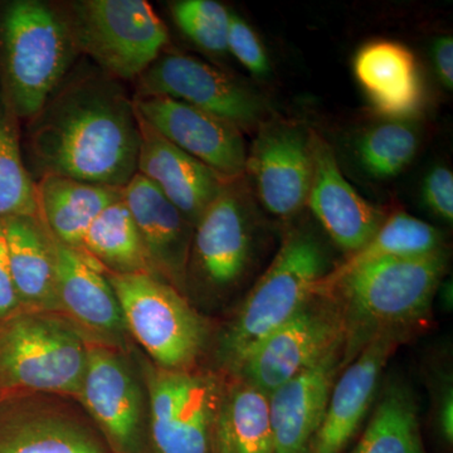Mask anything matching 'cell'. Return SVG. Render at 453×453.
Masks as SVG:
<instances>
[{"mask_svg": "<svg viewBox=\"0 0 453 453\" xmlns=\"http://www.w3.org/2000/svg\"><path fill=\"white\" fill-rule=\"evenodd\" d=\"M423 199L429 210L447 223L453 220V174L445 166H434L423 180Z\"/></svg>", "mask_w": 453, "mask_h": 453, "instance_id": "d6a6232c", "label": "cell"}, {"mask_svg": "<svg viewBox=\"0 0 453 453\" xmlns=\"http://www.w3.org/2000/svg\"><path fill=\"white\" fill-rule=\"evenodd\" d=\"M59 314L88 339L122 348L125 329L120 305L106 271L85 252L53 237Z\"/></svg>", "mask_w": 453, "mask_h": 453, "instance_id": "e0dca14e", "label": "cell"}, {"mask_svg": "<svg viewBox=\"0 0 453 453\" xmlns=\"http://www.w3.org/2000/svg\"><path fill=\"white\" fill-rule=\"evenodd\" d=\"M228 50L255 76H266L270 71L268 57L257 35L234 13L229 20Z\"/></svg>", "mask_w": 453, "mask_h": 453, "instance_id": "1f68e13d", "label": "cell"}, {"mask_svg": "<svg viewBox=\"0 0 453 453\" xmlns=\"http://www.w3.org/2000/svg\"><path fill=\"white\" fill-rule=\"evenodd\" d=\"M434 62L438 79L446 88H453V38L443 35L434 44Z\"/></svg>", "mask_w": 453, "mask_h": 453, "instance_id": "d590c367", "label": "cell"}, {"mask_svg": "<svg viewBox=\"0 0 453 453\" xmlns=\"http://www.w3.org/2000/svg\"><path fill=\"white\" fill-rule=\"evenodd\" d=\"M434 396V422L441 440L447 446L453 442V389L451 377L445 375V380L438 384Z\"/></svg>", "mask_w": 453, "mask_h": 453, "instance_id": "e575fe53", "label": "cell"}, {"mask_svg": "<svg viewBox=\"0 0 453 453\" xmlns=\"http://www.w3.org/2000/svg\"><path fill=\"white\" fill-rule=\"evenodd\" d=\"M411 336L408 333L383 334L342 369L309 453L344 452L372 408L384 368Z\"/></svg>", "mask_w": 453, "mask_h": 453, "instance_id": "2e32d148", "label": "cell"}, {"mask_svg": "<svg viewBox=\"0 0 453 453\" xmlns=\"http://www.w3.org/2000/svg\"><path fill=\"white\" fill-rule=\"evenodd\" d=\"M80 55L62 5L43 0L0 4V81L18 120H31Z\"/></svg>", "mask_w": 453, "mask_h": 453, "instance_id": "3957f363", "label": "cell"}, {"mask_svg": "<svg viewBox=\"0 0 453 453\" xmlns=\"http://www.w3.org/2000/svg\"><path fill=\"white\" fill-rule=\"evenodd\" d=\"M29 173L122 189L138 173L140 130L133 98L101 70L68 74L28 121Z\"/></svg>", "mask_w": 453, "mask_h": 453, "instance_id": "6da1fadb", "label": "cell"}, {"mask_svg": "<svg viewBox=\"0 0 453 453\" xmlns=\"http://www.w3.org/2000/svg\"><path fill=\"white\" fill-rule=\"evenodd\" d=\"M148 404V453H211L225 384L211 372L169 371L140 360Z\"/></svg>", "mask_w": 453, "mask_h": 453, "instance_id": "ba28073f", "label": "cell"}, {"mask_svg": "<svg viewBox=\"0 0 453 453\" xmlns=\"http://www.w3.org/2000/svg\"><path fill=\"white\" fill-rule=\"evenodd\" d=\"M340 342H344V326L338 306L330 297L314 294L241 360L234 375L268 395Z\"/></svg>", "mask_w": 453, "mask_h": 453, "instance_id": "9c48e42d", "label": "cell"}, {"mask_svg": "<svg viewBox=\"0 0 453 453\" xmlns=\"http://www.w3.org/2000/svg\"><path fill=\"white\" fill-rule=\"evenodd\" d=\"M354 73L375 111L384 118L399 121L421 111V74L407 47L390 41L365 44L354 59Z\"/></svg>", "mask_w": 453, "mask_h": 453, "instance_id": "7402d4cb", "label": "cell"}, {"mask_svg": "<svg viewBox=\"0 0 453 453\" xmlns=\"http://www.w3.org/2000/svg\"><path fill=\"white\" fill-rule=\"evenodd\" d=\"M122 196L138 228L150 273L186 294L195 226L139 173L122 188Z\"/></svg>", "mask_w": 453, "mask_h": 453, "instance_id": "d6986e66", "label": "cell"}, {"mask_svg": "<svg viewBox=\"0 0 453 453\" xmlns=\"http://www.w3.org/2000/svg\"><path fill=\"white\" fill-rule=\"evenodd\" d=\"M88 342L55 312L20 310L0 321V395L42 393L79 402Z\"/></svg>", "mask_w": 453, "mask_h": 453, "instance_id": "277c9868", "label": "cell"}, {"mask_svg": "<svg viewBox=\"0 0 453 453\" xmlns=\"http://www.w3.org/2000/svg\"><path fill=\"white\" fill-rule=\"evenodd\" d=\"M138 121L139 174L151 181L196 226L228 181L172 144L139 115Z\"/></svg>", "mask_w": 453, "mask_h": 453, "instance_id": "44dd1931", "label": "cell"}, {"mask_svg": "<svg viewBox=\"0 0 453 453\" xmlns=\"http://www.w3.org/2000/svg\"><path fill=\"white\" fill-rule=\"evenodd\" d=\"M323 247L306 231L286 235L266 273L256 282L220 342L223 363L232 372L253 348L314 296L325 275Z\"/></svg>", "mask_w": 453, "mask_h": 453, "instance_id": "5b68a950", "label": "cell"}, {"mask_svg": "<svg viewBox=\"0 0 453 453\" xmlns=\"http://www.w3.org/2000/svg\"><path fill=\"white\" fill-rule=\"evenodd\" d=\"M18 121L0 91V219L40 217L37 188L23 157Z\"/></svg>", "mask_w": 453, "mask_h": 453, "instance_id": "f1b7e54d", "label": "cell"}, {"mask_svg": "<svg viewBox=\"0 0 453 453\" xmlns=\"http://www.w3.org/2000/svg\"><path fill=\"white\" fill-rule=\"evenodd\" d=\"M351 453H428L416 395L407 384L393 381L386 387Z\"/></svg>", "mask_w": 453, "mask_h": 453, "instance_id": "484cf974", "label": "cell"}, {"mask_svg": "<svg viewBox=\"0 0 453 453\" xmlns=\"http://www.w3.org/2000/svg\"><path fill=\"white\" fill-rule=\"evenodd\" d=\"M133 101L146 124L223 180L246 174V145L234 125L169 97L135 96Z\"/></svg>", "mask_w": 453, "mask_h": 453, "instance_id": "9a60e30c", "label": "cell"}, {"mask_svg": "<svg viewBox=\"0 0 453 453\" xmlns=\"http://www.w3.org/2000/svg\"><path fill=\"white\" fill-rule=\"evenodd\" d=\"M9 271L23 310L59 314L53 235L41 217L3 219ZM61 315V314H59Z\"/></svg>", "mask_w": 453, "mask_h": 453, "instance_id": "603a6c76", "label": "cell"}, {"mask_svg": "<svg viewBox=\"0 0 453 453\" xmlns=\"http://www.w3.org/2000/svg\"><path fill=\"white\" fill-rule=\"evenodd\" d=\"M443 250L442 237L434 226L410 214L395 213L357 252L327 273L319 283H330L365 265L390 258L419 257Z\"/></svg>", "mask_w": 453, "mask_h": 453, "instance_id": "83f0119b", "label": "cell"}, {"mask_svg": "<svg viewBox=\"0 0 453 453\" xmlns=\"http://www.w3.org/2000/svg\"><path fill=\"white\" fill-rule=\"evenodd\" d=\"M19 300L14 290L12 281L11 271H9L7 242H5L4 226L0 219V321L20 311Z\"/></svg>", "mask_w": 453, "mask_h": 453, "instance_id": "836d02e7", "label": "cell"}, {"mask_svg": "<svg viewBox=\"0 0 453 453\" xmlns=\"http://www.w3.org/2000/svg\"><path fill=\"white\" fill-rule=\"evenodd\" d=\"M82 252L109 273H151L138 228L122 196L89 226Z\"/></svg>", "mask_w": 453, "mask_h": 453, "instance_id": "4316f807", "label": "cell"}, {"mask_svg": "<svg viewBox=\"0 0 453 453\" xmlns=\"http://www.w3.org/2000/svg\"><path fill=\"white\" fill-rule=\"evenodd\" d=\"M255 228L251 208L237 180L228 181L195 226L188 280L226 291L237 285L251 266Z\"/></svg>", "mask_w": 453, "mask_h": 453, "instance_id": "4fadbf2b", "label": "cell"}, {"mask_svg": "<svg viewBox=\"0 0 453 453\" xmlns=\"http://www.w3.org/2000/svg\"><path fill=\"white\" fill-rule=\"evenodd\" d=\"M106 275L118 297L125 329L151 362L169 371H193L210 330L184 295L153 273Z\"/></svg>", "mask_w": 453, "mask_h": 453, "instance_id": "8992f818", "label": "cell"}, {"mask_svg": "<svg viewBox=\"0 0 453 453\" xmlns=\"http://www.w3.org/2000/svg\"><path fill=\"white\" fill-rule=\"evenodd\" d=\"M0 453H115L74 399L0 395Z\"/></svg>", "mask_w": 453, "mask_h": 453, "instance_id": "30bf717a", "label": "cell"}, {"mask_svg": "<svg viewBox=\"0 0 453 453\" xmlns=\"http://www.w3.org/2000/svg\"><path fill=\"white\" fill-rule=\"evenodd\" d=\"M80 55L118 81H134L169 42L163 20L145 0H77L65 5Z\"/></svg>", "mask_w": 453, "mask_h": 453, "instance_id": "52a82bcc", "label": "cell"}, {"mask_svg": "<svg viewBox=\"0 0 453 453\" xmlns=\"http://www.w3.org/2000/svg\"><path fill=\"white\" fill-rule=\"evenodd\" d=\"M138 96L169 97L238 129L257 127L261 101L219 68L181 53H162L138 79Z\"/></svg>", "mask_w": 453, "mask_h": 453, "instance_id": "7c38bea8", "label": "cell"}, {"mask_svg": "<svg viewBox=\"0 0 453 453\" xmlns=\"http://www.w3.org/2000/svg\"><path fill=\"white\" fill-rule=\"evenodd\" d=\"M258 198L271 214L288 219L308 202L312 179V130L291 121H271L259 127L246 173Z\"/></svg>", "mask_w": 453, "mask_h": 453, "instance_id": "5bb4252c", "label": "cell"}, {"mask_svg": "<svg viewBox=\"0 0 453 453\" xmlns=\"http://www.w3.org/2000/svg\"><path fill=\"white\" fill-rule=\"evenodd\" d=\"M310 210L333 242L348 252H357L377 234L386 217L383 211L348 183L332 146L312 131V179Z\"/></svg>", "mask_w": 453, "mask_h": 453, "instance_id": "ac0fdd59", "label": "cell"}, {"mask_svg": "<svg viewBox=\"0 0 453 453\" xmlns=\"http://www.w3.org/2000/svg\"><path fill=\"white\" fill-rule=\"evenodd\" d=\"M441 250L419 257L390 258L365 265L314 294L330 297L344 326L342 369L375 338L387 333H416L428 320L447 270Z\"/></svg>", "mask_w": 453, "mask_h": 453, "instance_id": "7a4b0ae2", "label": "cell"}, {"mask_svg": "<svg viewBox=\"0 0 453 453\" xmlns=\"http://www.w3.org/2000/svg\"><path fill=\"white\" fill-rule=\"evenodd\" d=\"M211 453H275L266 393L238 377L223 387Z\"/></svg>", "mask_w": 453, "mask_h": 453, "instance_id": "d4e9b609", "label": "cell"}, {"mask_svg": "<svg viewBox=\"0 0 453 453\" xmlns=\"http://www.w3.org/2000/svg\"><path fill=\"white\" fill-rule=\"evenodd\" d=\"M40 217L58 242L82 251L83 237L122 189L76 179L43 175L35 180Z\"/></svg>", "mask_w": 453, "mask_h": 453, "instance_id": "cb8c5ba5", "label": "cell"}, {"mask_svg": "<svg viewBox=\"0 0 453 453\" xmlns=\"http://www.w3.org/2000/svg\"><path fill=\"white\" fill-rule=\"evenodd\" d=\"M342 347L344 342H340L268 395L275 453H309L342 372Z\"/></svg>", "mask_w": 453, "mask_h": 453, "instance_id": "ffe728a7", "label": "cell"}, {"mask_svg": "<svg viewBox=\"0 0 453 453\" xmlns=\"http://www.w3.org/2000/svg\"><path fill=\"white\" fill-rule=\"evenodd\" d=\"M417 131L407 122L392 120L375 125L357 142L359 162L372 177H395L418 150Z\"/></svg>", "mask_w": 453, "mask_h": 453, "instance_id": "f546056e", "label": "cell"}, {"mask_svg": "<svg viewBox=\"0 0 453 453\" xmlns=\"http://www.w3.org/2000/svg\"><path fill=\"white\" fill-rule=\"evenodd\" d=\"M121 348L88 339L79 403L115 453H148V404Z\"/></svg>", "mask_w": 453, "mask_h": 453, "instance_id": "8fae6325", "label": "cell"}, {"mask_svg": "<svg viewBox=\"0 0 453 453\" xmlns=\"http://www.w3.org/2000/svg\"><path fill=\"white\" fill-rule=\"evenodd\" d=\"M173 19L178 28L196 46L223 55L228 50L231 12L214 0H179L170 4Z\"/></svg>", "mask_w": 453, "mask_h": 453, "instance_id": "4dcf8cb0", "label": "cell"}]
</instances>
